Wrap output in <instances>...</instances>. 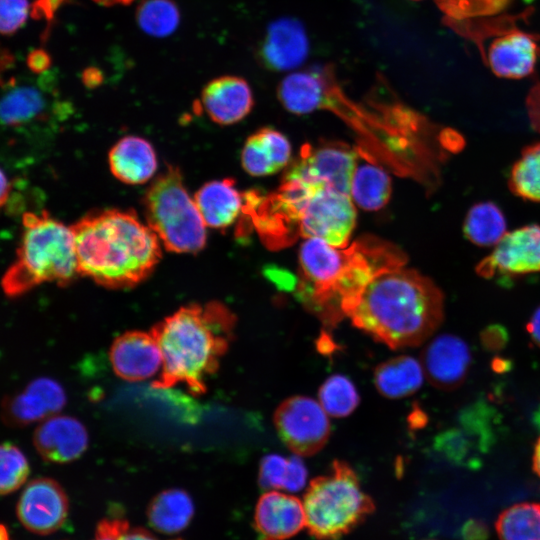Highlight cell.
<instances>
[{
  "mask_svg": "<svg viewBox=\"0 0 540 540\" xmlns=\"http://www.w3.org/2000/svg\"><path fill=\"white\" fill-rule=\"evenodd\" d=\"M390 195L388 173L370 160L357 161L351 180V199L362 209L378 210L386 205Z\"/></svg>",
  "mask_w": 540,
  "mask_h": 540,
  "instance_id": "28",
  "label": "cell"
},
{
  "mask_svg": "<svg viewBox=\"0 0 540 540\" xmlns=\"http://www.w3.org/2000/svg\"><path fill=\"white\" fill-rule=\"evenodd\" d=\"M463 231L466 238L475 245H496L506 234V220L495 203L479 202L469 209Z\"/></svg>",
  "mask_w": 540,
  "mask_h": 540,
  "instance_id": "29",
  "label": "cell"
},
{
  "mask_svg": "<svg viewBox=\"0 0 540 540\" xmlns=\"http://www.w3.org/2000/svg\"><path fill=\"white\" fill-rule=\"evenodd\" d=\"M194 200L206 226L216 229L232 225L244 208V195L230 178L205 183Z\"/></svg>",
  "mask_w": 540,
  "mask_h": 540,
  "instance_id": "25",
  "label": "cell"
},
{
  "mask_svg": "<svg viewBox=\"0 0 540 540\" xmlns=\"http://www.w3.org/2000/svg\"><path fill=\"white\" fill-rule=\"evenodd\" d=\"M526 328L532 342L540 347V306L533 312Z\"/></svg>",
  "mask_w": 540,
  "mask_h": 540,
  "instance_id": "43",
  "label": "cell"
},
{
  "mask_svg": "<svg viewBox=\"0 0 540 540\" xmlns=\"http://www.w3.org/2000/svg\"><path fill=\"white\" fill-rule=\"evenodd\" d=\"M11 192V183L5 172L0 168V208L8 201Z\"/></svg>",
  "mask_w": 540,
  "mask_h": 540,
  "instance_id": "45",
  "label": "cell"
},
{
  "mask_svg": "<svg viewBox=\"0 0 540 540\" xmlns=\"http://www.w3.org/2000/svg\"><path fill=\"white\" fill-rule=\"evenodd\" d=\"M65 403L62 386L53 379L39 377L3 400L1 416L7 425L23 427L55 415Z\"/></svg>",
  "mask_w": 540,
  "mask_h": 540,
  "instance_id": "14",
  "label": "cell"
},
{
  "mask_svg": "<svg viewBox=\"0 0 540 540\" xmlns=\"http://www.w3.org/2000/svg\"><path fill=\"white\" fill-rule=\"evenodd\" d=\"M51 58L44 50H35L28 56V67L34 73H43L50 67Z\"/></svg>",
  "mask_w": 540,
  "mask_h": 540,
  "instance_id": "41",
  "label": "cell"
},
{
  "mask_svg": "<svg viewBox=\"0 0 540 540\" xmlns=\"http://www.w3.org/2000/svg\"><path fill=\"white\" fill-rule=\"evenodd\" d=\"M422 364L408 355H399L380 363L374 370L373 382L378 392L389 399L414 394L423 384Z\"/></svg>",
  "mask_w": 540,
  "mask_h": 540,
  "instance_id": "26",
  "label": "cell"
},
{
  "mask_svg": "<svg viewBox=\"0 0 540 540\" xmlns=\"http://www.w3.org/2000/svg\"><path fill=\"white\" fill-rule=\"evenodd\" d=\"M143 206L147 225L166 250L197 253L206 244V224L185 188L179 168L169 166L148 187Z\"/></svg>",
  "mask_w": 540,
  "mask_h": 540,
  "instance_id": "7",
  "label": "cell"
},
{
  "mask_svg": "<svg viewBox=\"0 0 540 540\" xmlns=\"http://www.w3.org/2000/svg\"><path fill=\"white\" fill-rule=\"evenodd\" d=\"M194 515L191 496L182 489L171 488L161 491L149 503L147 518L149 525L163 534H176L184 530Z\"/></svg>",
  "mask_w": 540,
  "mask_h": 540,
  "instance_id": "27",
  "label": "cell"
},
{
  "mask_svg": "<svg viewBox=\"0 0 540 540\" xmlns=\"http://www.w3.org/2000/svg\"><path fill=\"white\" fill-rule=\"evenodd\" d=\"M309 53V40L302 22L295 17H281L271 22L260 41L256 57L270 71L296 69Z\"/></svg>",
  "mask_w": 540,
  "mask_h": 540,
  "instance_id": "13",
  "label": "cell"
},
{
  "mask_svg": "<svg viewBox=\"0 0 540 540\" xmlns=\"http://www.w3.org/2000/svg\"><path fill=\"white\" fill-rule=\"evenodd\" d=\"M109 358L114 372L127 381H141L161 371L163 358L151 332L128 331L112 343Z\"/></svg>",
  "mask_w": 540,
  "mask_h": 540,
  "instance_id": "17",
  "label": "cell"
},
{
  "mask_svg": "<svg viewBox=\"0 0 540 540\" xmlns=\"http://www.w3.org/2000/svg\"><path fill=\"white\" fill-rule=\"evenodd\" d=\"M481 339L487 349L498 350L507 342V331L499 325H493L483 331Z\"/></svg>",
  "mask_w": 540,
  "mask_h": 540,
  "instance_id": "40",
  "label": "cell"
},
{
  "mask_svg": "<svg viewBox=\"0 0 540 540\" xmlns=\"http://www.w3.org/2000/svg\"><path fill=\"white\" fill-rule=\"evenodd\" d=\"M0 540H10L6 528L0 524Z\"/></svg>",
  "mask_w": 540,
  "mask_h": 540,
  "instance_id": "49",
  "label": "cell"
},
{
  "mask_svg": "<svg viewBox=\"0 0 540 540\" xmlns=\"http://www.w3.org/2000/svg\"><path fill=\"white\" fill-rule=\"evenodd\" d=\"M443 316L441 290L428 277L403 266L378 272L348 315L355 327L391 349L422 344Z\"/></svg>",
  "mask_w": 540,
  "mask_h": 540,
  "instance_id": "2",
  "label": "cell"
},
{
  "mask_svg": "<svg viewBox=\"0 0 540 540\" xmlns=\"http://www.w3.org/2000/svg\"><path fill=\"white\" fill-rule=\"evenodd\" d=\"M288 474L284 490L287 492H298L302 490L307 482L308 470L303 460L298 455L288 457Z\"/></svg>",
  "mask_w": 540,
  "mask_h": 540,
  "instance_id": "38",
  "label": "cell"
},
{
  "mask_svg": "<svg viewBox=\"0 0 540 540\" xmlns=\"http://www.w3.org/2000/svg\"><path fill=\"white\" fill-rule=\"evenodd\" d=\"M136 21L146 34L163 38L179 26V8L173 0H142L136 10Z\"/></svg>",
  "mask_w": 540,
  "mask_h": 540,
  "instance_id": "32",
  "label": "cell"
},
{
  "mask_svg": "<svg viewBox=\"0 0 540 540\" xmlns=\"http://www.w3.org/2000/svg\"><path fill=\"white\" fill-rule=\"evenodd\" d=\"M68 510L64 489L50 478L30 481L23 489L16 508L21 524L39 535L57 531L66 521Z\"/></svg>",
  "mask_w": 540,
  "mask_h": 540,
  "instance_id": "12",
  "label": "cell"
},
{
  "mask_svg": "<svg viewBox=\"0 0 540 540\" xmlns=\"http://www.w3.org/2000/svg\"><path fill=\"white\" fill-rule=\"evenodd\" d=\"M331 76L327 67L290 73L278 86V99L286 110L295 114L325 108L332 88Z\"/></svg>",
  "mask_w": 540,
  "mask_h": 540,
  "instance_id": "21",
  "label": "cell"
},
{
  "mask_svg": "<svg viewBox=\"0 0 540 540\" xmlns=\"http://www.w3.org/2000/svg\"><path fill=\"white\" fill-rule=\"evenodd\" d=\"M33 443L44 460L63 464L74 461L84 453L88 445V434L76 418L53 415L36 428Z\"/></svg>",
  "mask_w": 540,
  "mask_h": 540,
  "instance_id": "19",
  "label": "cell"
},
{
  "mask_svg": "<svg viewBox=\"0 0 540 540\" xmlns=\"http://www.w3.org/2000/svg\"><path fill=\"white\" fill-rule=\"evenodd\" d=\"M538 55L539 47L532 34L512 31L491 43L487 59L497 76L519 79L532 73Z\"/></svg>",
  "mask_w": 540,
  "mask_h": 540,
  "instance_id": "22",
  "label": "cell"
},
{
  "mask_svg": "<svg viewBox=\"0 0 540 540\" xmlns=\"http://www.w3.org/2000/svg\"><path fill=\"white\" fill-rule=\"evenodd\" d=\"M201 103L212 121L220 125H231L250 113L254 101L251 87L245 79L226 75L205 85Z\"/></svg>",
  "mask_w": 540,
  "mask_h": 540,
  "instance_id": "20",
  "label": "cell"
},
{
  "mask_svg": "<svg viewBox=\"0 0 540 540\" xmlns=\"http://www.w3.org/2000/svg\"><path fill=\"white\" fill-rule=\"evenodd\" d=\"M119 540H158L151 532L144 528H131L129 527L121 536ZM181 540V539H175Z\"/></svg>",
  "mask_w": 540,
  "mask_h": 540,
  "instance_id": "44",
  "label": "cell"
},
{
  "mask_svg": "<svg viewBox=\"0 0 540 540\" xmlns=\"http://www.w3.org/2000/svg\"><path fill=\"white\" fill-rule=\"evenodd\" d=\"M291 158L288 139L272 128H262L248 137L242 153L244 170L252 176H267L283 169Z\"/></svg>",
  "mask_w": 540,
  "mask_h": 540,
  "instance_id": "24",
  "label": "cell"
},
{
  "mask_svg": "<svg viewBox=\"0 0 540 540\" xmlns=\"http://www.w3.org/2000/svg\"><path fill=\"white\" fill-rule=\"evenodd\" d=\"M94 2L103 5V6H113V5H127L134 0H93Z\"/></svg>",
  "mask_w": 540,
  "mask_h": 540,
  "instance_id": "48",
  "label": "cell"
},
{
  "mask_svg": "<svg viewBox=\"0 0 540 540\" xmlns=\"http://www.w3.org/2000/svg\"><path fill=\"white\" fill-rule=\"evenodd\" d=\"M318 399L324 411L335 418L350 415L360 402L354 383L342 374L331 375L323 382Z\"/></svg>",
  "mask_w": 540,
  "mask_h": 540,
  "instance_id": "33",
  "label": "cell"
},
{
  "mask_svg": "<svg viewBox=\"0 0 540 540\" xmlns=\"http://www.w3.org/2000/svg\"><path fill=\"white\" fill-rule=\"evenodd\" d=\"M84 84L88 87H95L100 84L102 76L97 68L90 67L83 73Z\"/></svg>",
  "mask_w": 540,
  "mask_h": 540,
  "instance_id": "46",
  "label": "cell"
},
{
  "mask_svg": "<svg viewBox=\"0 0 540 540\" xmlns=\"http://www.w3.org/2000/svg\"><path fill=\"white\" fill-rule=\"evenodd\" d=\"M403 265V254L380 240L363 238L339 248L309 238L299 252L296 295L324 326L333 328L348 317L378 272Z\"/></svg>",
  "mask_w": 540,
  "mask_h": 540,
  "instance_id": "1",
  "label": "cell"
},
{
  "mask_svg": "<svg viewBox=\"0 0 540 540\" xmlns=\"http://www.w3.org/2000/svg\"><path fill=\"white\" fill-rule=\"evenodd\" d=\"M50 80L46 75L36 81L15 78L5 80L0 85V124L20 128L43 120L51 104Z\"/></svg>",
  "mask_w": 540,
  "mask_h": 540,
  "instance_id": "15",
  "label": "cell"
},
{
  "mask_svg": "<svg viewBox=\"0 0 540 540\" xmlns=\"http://www.w3.org/2000/svg\"><path fill=\"white\" fill-rule=\"evenodd\" d=\"M78 275L70 226L46 211L24 213L16 258L1 280L6 296H22L46 282L66 286Z\"/></svg>",
  "mask_w": 540,
  "mask_h": 540,
  "instance_id": "5",
  "label": "cell"
},
{
  "mask_svg": "<svg viewBox=\"0 0 540 540\" xmlns=\"http://www.w3.org/2000/svg\"><path fill=\"white\" fill-rule=\"evenodd\" d=\"M129 523L121 518H105L99 521L93 540H119L129 528Z\"/></svg>",
  "mask_w": 540,
  "mask_h": 540,
  "instance_id": "39",
  "label": "cell"
},
{
  "mask_svg": "<svg viewBox=\"0 0 540 540\" xmlns=\"http://www.w3.org/2000/svg\"><path fill=\"white\" fill-rule=\"evenodd\" d=\"M358 156L359 152L347 144H306L284 178L317 181L350 196Z\"/></svg>",
  "mask_w": 540,
  "mask_h": 540,
  "instance_id": "10",
  "label": "cell"
},
{
  "mask_svg": "<svg viewBox=\"0 0 540 540\" xmlns=\"http://www.w3.org/2000/svg\"><path fill=\"white\" fill-rule=\"evenodd\" d=\"M463 537L465 540H484L486 529L478 522H468L463 528Z\"/></svg>",
  "mask_w": 540,
  "mask_h": 540,
  "instance_id": "42",
  "label": "cell"
},
{
  "mask_svg": "<svg viewBox=\"0 0 540 540\" xmlns=\"http://www.w3.org/2000/svg\"><path fill=\"white\" fill-rule=\"evenodd\" d=\"M30 472L24 453L14 444H0V495L16 491L27 480Z\"/></svg>",
  "mask_w": 540,
  "mask_h": 540,
  "instance_id": "34",
  "label": "cell"
},
{
  "mask_svg": "<svg viewBox=\"0 0 540 540\" xmlns=\"http://www.w3.org/2000/svg\"><path fill=\"white\" fill-rule=\"evenodd\" d=\"M254 526L261 540H287L306 528L303 501L290 494L267 491L257 501Z\"/></svg>",
  "mask_w": 540,
  "mask_h": 540,
  "instance_id": "18",
  "label": "cell"
},
{
  "mask_svg": "<svg viewBox=\"0 0 540 540\" xmlns=\"http://www.w3.org/2000/svg\"><path fill=\"white\" fill-rule=\"evenodd\" d=\"M236 316L220 302L190 304L158 322L151 333L163 358L155 388L185 384L198 395L216 372L234 337Z\"/></svg>",
  "mask_w": 540,
  "mask_h": 540,
  "instance_id": "4",
  "label": "cell"
},
{
  "mask_svg": "<svg viewBox=\"0 0 540 540\" xmlns=\"http://www.w3.org/2000/svg\"><path fill=\"white\" fill-rule=\"evenodd\" d=\"M306 528L317 540H337L375 511L373 499L349 464L335 460L331 472L310 481L303 497Z\"/></svg>",
  "mask_w": 540,
  "mask_h": 540,
  "instance_id": "6",
  "label": "cell"
},
{
  "mask_svg": "<svg viewBox=\"0 0 540 540\" xmlns=\"http://www.w3.org/2000/svg\"><path fill=\"white\" fill-rule=\"evenodd\" d=\"M70 228L79 275L103 287H134L161 259L159 238L133 210L94 211Z\"/></svg>",
  "mask_w": 540,
  "mask_h": 540,
  "instance_id": "3",
  "label": "cell"
},
{
  "mask_svg": "<svg viewBox=\"0 0 540 540\" xmlns=\"http://www.w3.org/2000/svg\"><path fill=\"white\" fill-rule=\"evenodd\" d=\"M414 1H418V0H414Z\"/></svg>",
  "mask_w": 540,
  "mask_h": 540,
  "instance_id": "50",
  "label": "cell"
},
{
  "mask_svg": "<svg viewBox=\"0 0 540 540\" xmlns=\"http://www.w3.org/2000/svg\"><path fill=\"white\" fill-rule=\"evenodd\" d=\"M484 278L540 272V226L526 225L506 234L476 266Z\"/></svg>",
  "mask_w": 540,
  "mask_h": 540,
  "instance_id": "11",
  "label": "cell"
},
{
  "mask_svg": "<svg viewBox=\"0 0 540 540\" xmlns=\"http://www.w3.org/2000/svg\"><path fill=\"white\" fill-rule=\"evenodd\" d=\"M495 529L500 540H540V504L523 502L503 510Z\"/></svg>",
  "mask_w": 540,
  "mask_h": 540,
  "instance_id": "30",
  "label": "cell"
},
{
  "mask_svg": "<svg viewBox=\"0 0 540 540\" xmlns=\"http://www.w3.org/2000/svg\"><path fill=\"white\" fill-rule=\"evenodd\" d=\"M435 447L450 460L462 462L471 451V442L468 434L459 429H451L436 438Z\"/></svg>",
  "mask_w": 540,
  "mask_h": 540,
  "instance_id": "37",
  "label": "cell"
},
{
  "mask_svg": "<svg viewBox=\"0 0 540 540\" xmlns=\"http://www.w3.org/2000/svg\"><path fill=\"white\" fill-rule=\"evenodd\" d=\"M282 220L297 224L302 237L347 246L356 223L349 195L323 183L296 185L278 203Z\"/></svg>",
  "mask_w": 540,
  "mask_h": 540,
  "instance_id": "8",
  "label": "cell"
},
{
  "mask_svg": "<svg viewBox=\"0 0 540 540\" xmlns=\"http://www.w3.org/2000/svg\"><path fill=\"white\" fill-rule=\"evenodd\" d=\"M273 420L280 439L298 456L316 454L331 434L328 414L318 401L303 395L289 397L280 403Z\"/></svg>",
  "mask_w": 540,
  "mask_h": 540,
  "instance_id": "9",
  "label": "cell"
},
{
  "mask_svg": "<svg viewBox=\"0 0 540 540\" xmlns=\"http://www.w3.org/2000/svg\"><path fill=\"white\" fill-rule=\"evenodd\" d=\"M470 363L468 345L451 334L439 335L431 340L421 355V364L429 382L443 390L459 387L467 376Z\"/></svg>",
  "mask_w": 540,
  "mask_h": 540,
  "instance_id": "16",
  "label": "cell"
},
{
  "mask_svg": "<svg viewBox=\"0 0 540 540\" xmlns=\"http://www.w3.org/2000/svg\"><path fill=\"white\" fill-rule=\"evenodd\" d=\"M30 9L29 0H0V34L18 31L25 24Z\"/></svg>",
  "mask_w": 540,
  "mask_h": 540,
  "instance_id": "36",
  "label": "cell"
},
{
  "mask_svg": "<svg viewBox=\"0 0 540 540\" xmlns=\"http://www.w3.org/2000/svg\"><path fill=\"white\" fill-rule=\"evenodd\" d=\"M108 163L113 176L130 185L146 183L157 170V156L153 146L138 136L121 138L110 149Z\"/></svg>",
  "mask_w": 540,
  "mask_h": 540,
  "instance_id": "23",
  "label": "cell"
},
{
  "mask_svg": "<svg viewBox=\"0 0 540 540\" xmlns=\"http://www.w3.org/2000/svg\"><path fill=\"white\" fill-rule=\"evenodd\" d=\"M533 471L540 477V437L538 438L532 459Z\"/></svg>",
  "mask_w": 540,
  "mask_h": 540,
  "instance_id": "47",
  "label": "cell"
},
{
  "mask_svg": "<svg viewBox=\"0 0 540 540\" xmlns=\"http://www.w3.org/2000/svg\"><path fill=\"white\" fill-rule=\"evenodd\" d=\"M288 458L279 454H268L260 461L258 482L262 489L284 490L288 474Z\"/></svg>",
  "mask_w": 540,
  "mask_h": 540,
  "instance_id": "35",
  "label": "cell"
},
{
  "mask_svg": "<svg viewBox=\"0 0 540 540\" xmlns=\"http://www.w3.org/2000/svg\"><path fill=\"white\" fill-rule=\"evenodd\" d=\"M508 184L518 197L540 202V143L524 148L511 169Z\"/></svg>",
  "mask_w": 540,
  "mask_h": 540,
  "instance_id": "31",
  "label": "cell"
}]
</instances>
